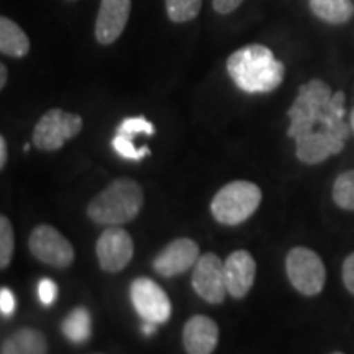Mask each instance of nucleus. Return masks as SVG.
Returning <instances> with one entry per match:
<instances>
[{"label": "nucleus", "instance_id": "nucleus-1", "mask_svg": "<svg viewBox=\"0 0 354 354\" xmlns=\"http://www.w3.org/2000/svg\"><path fill=\"white\" fill-rule=\"evenodd\" d=\"M344 100L343 91L333 92L322 79L300 86L287 110L290 118L287 136L295 140V154L304 165H320L343 151L349 138Z\"/></svg>", "mask_w": 354, "mask_h": 354}, {"label": "nucleus", "instance_id": "nucleus-2", "mask_svg": "<svg viewBox=\"0 0 354 354\" xmlns=\"http://www.w3.org/2000/svg\"><path fill=\"white\" fill-rule=\"evenodd\" d=\"M227 71L233 82L248 94H266L281 86L286 66L263 44H248L230 55Z\"/></svg>", "mask_w": 354, "mask_h": 354}, {"label": "nucleus", "instance_id": "nucleus-3", "mask_svg": "<svg viewBox=\"0 0 354 354\" xmlns=\"http://www.w3.org/2000/svg\"><path fill=\"white\" fill-rule=\"evenodd\" d=\"M143 201L141 185L133 179L120 177L92 198L87 207V215L97 225L120 227L140 214Z\"/></svg>", "mask_w": 354, "mask_h": 354}, {"label": "nucleus", "instance_id": "nucleus-4", "mask_svg": "<svg viewBox=\"0 0 354 354\" xmlns=\"http://www.w3.org/2000/svg\"><path fill=\"white\" fill-rule=\"evenodd\" d=\"M261 189L248 180H234L221 187L212 201V214L221 225L234 227L250 218L258 210Z\"/></svg>", "mask_w": 354, "mask_h": 354}, {"label": "nucleus", "instance_id": "nucleus-5", "mask_svg": "<svg viewBox=\"0 0 354 354\" xmlns=\"http://www.w3.org/2000/svg\"><path fill=\"white\" fill-rule=\"evenodd\" d=\"M286 271L294 289L308 297L318 295L325 287V264L320 256L308 248L297 246L289 251L286 259Z\"/></svg>", "mask_w": 354, "mask_h": 354}, {"label": "nucleus", "instance_id": "nucleus-6", "mask_svg": "<svg viewBox=\"0 0 354 354\" xmlns=\"http://www.w3.org/2000/svg\"><path fill=\"white\" fill-rule=\"evenodd\" d=\"M82 125L81 115L64 112L63 109H51L35 127L33 145L41 151H56L63 148L68 140L76 138Z\"/></svg>", "mask_w": 354, "mask_h": 354}, {"label": "nucleus", "instance_id": "nucleus-7", "mask_svg": "<svg viewBox=\"0 0 354 354\" xmlns=\"http://www.w3.org/2000/svg\"><path fill=\"white\" fill-rule=\"evenodd\" d=\"M131 304L143 322L166 323L169 320L172 307L171 300L159 284L148 277H138L130 286Z\"/></svg>", "mask_w": 354, "mask_h": 354}, {"label": "nucleus", "instance_id": "nucleus-8", "mask_svg": "<svg viewBox=\"0 0 354 354\" xmlns=\"http://www.w3.org/2000/svg\"><path fill=\"white\" fill-rule=\"evenodd\" d=\"M28 246L35 258L55 268H68L74 261L73 245L51 225H38L30 234Z\"/></svg>", "mask_w": 354, "mask_h": 354}, {"label": "nucleus", "instance_id": "nucleus-9", "mask_svg": "<svg viewBox=\"0 0 354 354\" xmlns=\"http://www.w3.org/2000/svg\"><path fill=\"white\" fill-rule=\"evenodd\" d=\"M194 290L209 304H221L227 297L223 261L214 253L201 256L192 272Z\"/></svg>", "mask_w": 354, "mask_h": 354}, {"label": "nucleus", "instance_id": "nucleus-10", "mask_svg": "<svg viewBox=\"0 0 354 354\" xmlns=\"http://www.w3.org/2000/svg\"><path fill=\"white\" fill-rule=\"evenodd\" d=\"M135 246L130 233L120 227H109L97 240V258L104 271L118 272L128 266Z\"/></svg>", "mask_w": 354, "mask_h": 354}, {"label": "nucleus", "instance_id": "nucleus-11", "mask_svg": "<svg viewBox=\"0 0 354 354\" xmlns=\"http://www.w3.org/2000/svg\"><path fill=\"white\" fill-rule=\"evenodd\" d=\"M201 258V250L196 241L189 238H177L154 258V271L162 277H174L189 271Z\"/></svg>", "mask_w": 354, "mask_h": 354}, {"label": "nucleus", "instance_id": "nucleus-12", "mask_svg": "<svg viewBox=\"0 0 354 354\" xmlns=\"http://www.w3.org/2000/svg\"><path fill=\"white\" fill-rule=\"evenodd\" d=\"M131 12V0H100L95 19V39L112 44L122 37Z\"/></svg>", "mask_w": 354, "mask_h": 354}, {"label": "nucleus", "instance_id": "nucleus-13", "mask_svg": "<svg viewBox=\"0 0 354 354\" xmlns=\"http://www.w3.org/2000/svg\"><path fill=\"white\" fill-rule=\"evenodd\" d=\"M223 271L228 294L234 299L246 297L256 279V261L251 253L245 250L234 251L225 259Z\"/></svg>", "mask_w": 354, "mask_h": 354}, {"label": "nucleus", "instance_id": "nucleus-14", "mask_svg": "<svg viewBox=\"0 0 354 354\" xmlns=\"http://www.w3.org/2000/svg\"><path fill=\"white\" fill-rule=\"evenodd\" d=\"M183 342L189 354H212L218 344V326L205 315L192 317L184 326Z\"/></svg>", "mask_w": 354, "mask_h": 354}, {"label": "nucleus", "instance_id": "nucleus-15", "mask_svg": "<svg viewBox=\"0 0 354 354\" xmlns=\"http://www.w3.org/2000/svg\"><path fill=\"white\" fill-rule=\"evenodd\" d=\"M48 343L41 331L20 328L2 343L0 354H46Z\"/></svg>", "mask_w": 354, "mask_h": 354}, {"label": "nucleus", "instance_id": "nucleus-16", "mask_svg": "<svg viewBox=\"0 0 354 354\" xmlns=\"http://www.w3.org/2000/svg\"><path fill=\"white\" fill-rule=\"evenodd\" d=\"M30 51V38L19 24L0 17V53L10 57H25Z\"/></svg>", "mask_w": 354, "mask_h": 354}, {"label": "nucleus", "instance_id": "nucleus-17", "mask_svg": "<svg viewBox=\"0 0 354 354\" xmlns=\"http://www.w3.org/2000/svg\"><path fill=\"white\" fill-rule=\"evenodd\" d=\"M308 6L317 19L330 25L348 24L354 15L351 0H308Z\"/></svg>", "mask_w": 354, "mask_h": 354}, {"label": "nucleus", "instance_id": "nucleus-18", "mask_svg": "<svg viewBox=\"0 0 354 354\" xmlns=\"http://www.w3.org/2000/svg\"><path fill=\"white\" fill-rule=\"evenodd\" d=\"M63 335L71 343L82 344L86 343L92 335V320L87 308L77 307L66 315L63 325H61Z\"/></svg>", "mask_w": 354, "mask_h": 354}, {"label": "nucleus", "instance_id": "nucleus-19", "mask_svg": "<svg viewBox=\"0 0 354 354\" xmlns=\"http://www.w3.org/2000/svg\"><path fill=\"white\" fill-rule=\"evenodd\" d=\"M333 201L339 209L354 212V171H346L336 177Z\"/></svg>", "mask_w": 354, "mask_h": 354}, {"label": "nucleus", "instance_id": "nucleus-20", "mask_svg": "<svg viewBox=\"0 0 354 354\" xmlns=\"http://www.w3.org/2000/svg\"><path fill=\"white\" fill-rule=\"evenodd\" d=\"M201 8L202 0H166L167 17L174 24H185L197 19Z\"/></svg>", "mask_w": 354, "mask_h": 354}, {"label": "nucleus", "instance_id": "nucleus-21", "mask_svg": "<svg viewBox=\"0 0 354 354\" xmlns=\"http://www.w3.org/2000/svg\"><path fill=\"white\" fill-rule=\"evenodd\" d=\"M13 250H15V234L10 220L0 216V268L6 269L10 264Z\"/></svg>", "mask_w": 354, "mask_h": 354}, {"label": "nucleus", "instance_id": "nucleus-22", "mask_svg": "<svg viewBox=\"0 0 354 354\" xmlns=\"http://www.w3.org/2000/svg\"><path fill=\"white\" fill-rule=\"evenodd\" d=\"M154 135V125L151 122L146 120L145 117H131V118H125L120 123V127L117 128V135H123L127 138L133 140L136 135Z\"/></svg>", "mask_w": 354, "mask_h": 354}, {"label": "nucleus", "instance_id": "nucleus-23", "mask_svg": "<svg viewBox=\"0 0 354 354\" xmlns=\"http://www.w3.org/2000/svg\"><path fill=\"white\" fill-rule=\"evenodd\" d=\"M112 146H113L115 151L120 154L122 158L133 159V161H140V159H143L146 156V154H149L148 146L136 148V146L133 145V140L127 138V136H123V135H115Z\"/></svg>", "mask_w": 354, "mask_h": 354}, {"label": "nucleus", "instance_id": "nucleus-24", "mask_svg": "<svg viewBox=\"0 0 354 354\" xmlns=\"http://www.w3.org/2000/svg\"><path fill=\"white\" fill-rule=\"evenodd\" d=\"M38 299L39 302L43 305H46V307H50V305L55 304V300L57 299V286L55 281H51V279H41L38 284Z\"/></svg>", "mask_w": 354, "mask_h": 354}, {"label": "nucleus", "instance_id": "nucleus-25", "mask_svg": "<svg viewBox=\"0 0 354 354\" xmlns=\"http://www.w3.org/2000/svg\"><path fill=\"white\" fill-rule=\"evenodd\" d=\"M0 312H2L3 317H10L15 312V297L7 287L0 290Z\"/></svg>", "mask_w": 354, "mask_h": 354}, {"label": "nucleus", "instance_id": "nucleus-26", "mask_svg": "<svg viewBox=\"0 0 354 354\" xmlns=\"http://www.w3.org/2000/svg\"><path fill=\"white\" fill-rule=\"evenodd\" d=\"M343 282L348 292L354 295V253H351L343 263Z\"/></svg>", "mask_w": 354, "mask_h": 354}, {"label": "nucleus", "instance_id": "nucleus-27", "mask_svg": "<svg viewBox=\"0 0 354 354\" xmlns=\"http://www.w3.org/2000/svg\"><path fill=\"white\" fill-rule=\"evenodd\" d=\"M243 3V0H212V6H214V10L220 15H228L236 10Z\"/></svg>", "mask_w": 354, "mask_h": 354}, {"label": "nucleus", "instance_id": "nucleus-28", "mask_svg": "<svg viewBox=\"0 0 354 354\" xmlns=\"http://www.w3.org/2000/svg\"><path fill=\"white\" fill-rule=\"evenodd\" d=\"M7 156H8L7 141H6V138H3V136H0V169H3V167H6Z\"/></svg>", "mask_w": 354, "mask_h": 354}, {"label": "nucleus", "instance_id": "nucleus-29", "mask_svg": "<svg viewBox=\"0 0 354 354\" xmlns=\"http://www.w3.org/2000/svg\"><path fill=\"white\" fill-rule=\"evenodd\" d=\"M141 330H143V333L146 336H151L154 331H156V323L153 322H143V325H141Z\"/></svg>", "mask_w": 354, "mask_h": 354}, {"label": "nucleus", "instance_id": "nucleus-30", "mask_svg": "<svg viewBox=\"0 0 354 354\" xmlns=\"http://www.w3.org/2000/svg\"><path fill=\"white\" fill-rule=\"evenodd\" d=\"M7 77H8L7 66H6V64H0V88L6 87V84H7Z\"/></svg>", "mask_w": 354, "mask_h": 354}, {"label": "nucleus", "instance_id": "nucleus-31", "mask_svg": "<svg viewBox=\"0 0 354 354\" xmlns=\"http://www.w3.org/2000/svg\"><path fill=\"white\" fill-rule=\"evenodd\" d=\"M349 123H351V130L354 131V109L351 110V115H349Z\"/></svg>", "mask_w": 354, "mask_h": 354}, {"label": "nucleus", "instance_id": "nucleus-32", "mask_svg": "<svg viewBox=\"0 0 354 354\" xmlns=\"http://www.w3.org/2000/svg\"><path fill=\"white\" fill-rule=\"evenodd\" d=\"M333 354H343V353H333Z\"/></svg>", "mask_w": 354, "mask_h": 354}]
</instances>
